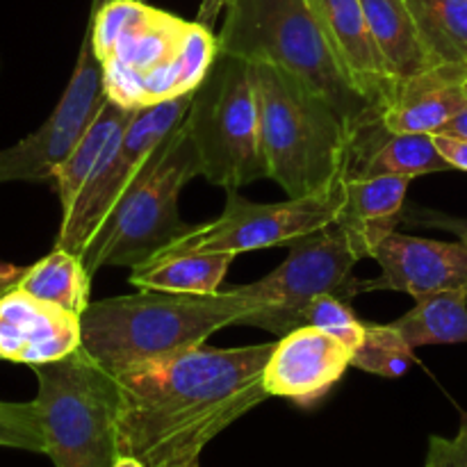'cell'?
<instances>
[{
    "instance_id": "1",
    "label": "cell",
    "mask_w": 467,
    "mask_h": 467,
    "mask_svg": "<svg viewBox=\"0 0 467 467\" xmlns=\"http://www.w3.org/2000/svg\"><path fill=\"white\" fill-rule=\"evenodd\" d=\"M276 342L192 347L114 374L121 390L119 454L146 467H187L223 429L269 400L265 365Z\"/></svg>"
},
{
    "instance_id": "2",
    "label": "cell",
    "mask_w": 467,
    "mask_h": 467,
    "mask_svg": "<svg viewBox=\"0 0 467 467\" xmlns=\"http://www.w3.org/2000/svg\"><path fill=\"white\" fill-rule=\"evenodd\" d=\"M260 306L263 301L251 285L217 295L140 290L89 304L80 315V349L108 372L119 374L205 345L213 333L242 324Z\"/></svg>"
},
{
    "instance_id": "3",
    "label": "cell",
    "mask_w": 467,
    "mask_h": 467,
    "mask_svg": "<svg viewBox=\"0 0 467 467\" xmlns=\"http://www.w3.org/2000/svg\"><path fill=\"white\" fill-rule=\"evenodd\" d=\"M223 9L217 48L222 55L287 68L324 94L360 130L381 114L358 94L333 55L308 0H203L199 21L213 26Z\"/></svg>"
},
{
    "instance_id": "4",
    "label": "cell",
    "mask_w": 467,
    "mask_h": 467,
    "mask_svg": "<svg viewBox=\"0 0 467 467\" xmlns=\"http://www.w3.org/2000/svg\"><path fill=\"white\" fill-rule=\"evenodd\" d=\"M267 178L287 199L340 185L349 171L356 128L324 94L276 64H255Z\"/></svg>"
},
{
    "instance_id": "5",
    "label": "cell",
    "mask_w": 467,
    "mask_h": 467,
    "mask_svg": "<svg viewBox=\"0 0 467 467\" xmlns=\"http://www.w3.org/2000/svg\"><path fill=\"white\" fill-rule=\"evenodd\" d=\"M35 404L55 467H112L119 459L121 390L112 372L78 349L32 368Z\"/></svg>"
},
{
    "instance_id": "6",
    "label": "cell",
    "mask_w": 467,
    "mask_h": 467,
    "mask_svg": "<svg viewBox=\"0 0 467 467\" xmlns=\"http://www.w3.org/2000/svg\"><path fill=\"white\" fill-rule=\"evenodd\" d=\"M199 176L223 190L267 178L255 64L217 53L187 112Z\"/></svg>"
},
{
    "instance_id": "7",
    "label": "cell",
    "mask_w": 467,
    "mask_h": 467,
    "mask_svg": "<svg viewBox=\"0 0 467 467\" xmlns=\"http://www.w3.org/2000/svg\"><path fill=\"white\" fill-rule=\"evenodd\" d=\"M196 176V150L187 121H182L164 140L153 167L123 196L82 251L80 258L91 276L103 267H140L162 246L190 231L192 226L178 213V199L182 187Z\"/></svg>"
},
{
    "instance_id": "8",
    "label": "cell",
    "mask_w": 467,
    "mask_h": 467,
    "mask_svg": "<svg viewBox=\"0 0 467 467\" xmlns=\"http://www.w3.org/2000/svg\"><path fill=\"white\" fill-rule=\"evenodd\" d=\"M194 94L141 108L117 132L103 158L87 178L73 208L62 214L55 246L82 255L123 196L153 167L164 140L185 121Z\"/></svg>"
},
{
    "instance_id": "9",
    "label": "cell",
    "mask_w": 467,
    "mask_h": 467,
    "mask_svg": "<svg viewBox=\"0 0 467 467\" xmlns=\"http://www.w3.org/2000/svg\"><path fill=\"white\" fill-rule=\"evenodd\" d=\"M342 182L281 203H255L237 194V190H226V208L217 219L192 226L162 246L149 263L194 254L240 255L246 251L292 244L337 222L345 203Z\"/></svg>"
},
{
    "instance_id": "10",
    "label": "cell",
    "mask_w": 467,
    "mask_h": 467,
    "mask_svg": "<svg viewBox=\"0 0 467 467\" xmlns=\"http://www.w3.org/2000/svg\"><path fill=\"white\" fill-rule=\"evenodd\" d=\"M358 260L340 223H331L292 242L285 263L251 283L263 306L242 324L283 337L304 327V313L315 296L336 295L351 301L363 292L360 281L354 276Z\"/></svg>"
},
{
    "instance_id": "11",
    "label": "cell",
    "mask_w": 467,
    "mask_h": 467,
    "mask_svg": "<svg viewBox=\"0 0 467 467\" xmlns=\"http://www.w3.org/2000/svg\"><path fill=\"white\" fill-rule=\"evenodd\" d=\"M103 99V67L96 57L87 27L71 80L50 117L16 144L0 149V185L53 182L55 171L96 117Z\"/></svg>"
},
{
    "instance_id": "12",
    "label": "cell",
    "mask_w": 467,
    "mask_h": 467,
    "mask_svg": "<svg viewBox=\"0 0 467 467\" xmlns=\"http://www.w3.org/2000/svg\"><path fill=\"white\" fill-rule=\"evenodd\" d=\"M190 21L137 3L130 21L119 32L112 48L99 59L105 96L130 109H141L144 80L176 59Z\"/></svg>"
},
{
    "instance_id": "13",
    "label": "cell",
    "mask_w": 467,
    "mask_h": 467,
    "mask_svg": "<svg viewBox=\"0 0 467 467\" xmlns=\"http://www.w3.org/2000/svg\"><path fill=\"white\" fill-rule=\"evenodd\" d=\"M381 276L360 281V290L406 292L413 299L438 292H467V244L390 233L374 249Z\"/></svg>"
},
{
    "instance_id": "14",
    "label": "cell",
    "mask_w": 467,
    "mask_h": 467,
    "mask_svg": "<svg viewBox=\"0 0 467 467\" xmlns=\"http://www.w3.org/2000/svg\"><path fill=\"white\" fill-rule=\"evenodd\" d=\"M351 368V349L315 327H299L274 345L265 365L263 386L269 397L308 406L319 404Z\"/></svg>"
},
{
    "instance_id": "15",
    "label": "cell",
    "mask_w": 467,
    "mask_h": 467,
    "mask_svg": "<svg viewBox=\"0 0 467 467\" xmlns=\"http://www.w3.org/2000/svg\"><path fill=\"white\" fill-rule=\"evenodd\" d=\"M82 347L80 315L12 287L0 296V360L16 365L55 363Z\"/></svg>"
},
{
    "instance_id": "16",
    "label": "cell",
    "mask_w": 467,
    "mask_h": 467,
    "mask_svg": "<svg viewBox=\"0 0 467 467\" xmlns=\"http://www.w3.org/2000/svg\"><path fill=\"white\" fill-rule=\"evenodd\" d=\"M322 35L358 94L381 114L392 100L397 82L388 73L369 32L360 0H308Z\"/></svg>"
},
{
    "instance_id": "17",
    "label": "cell",
    "mask_w": 467,
    "mask_h": 467,
    "mask_svg": "<svg viewBox=\"0 0 467 467\" xmlns=\"http://www.w3.org/2000/svg\"><path fill=\"white\" fill-rule=\"evenodd\" d=\"M467 64H441L422 76L397 85L390 103L381 109L388 132L436 135L467 108Z\"/></svg>"
},
{
    "instance_id": "18",
    "label": "cell",
    "mask_w": 467,
    "mask_h": 467,
    "mask_svg": "<svg viewBox=\"0 0 467 467\" xmlns=\"http://www.w3.org/2000/svg\"><path fill=\"white\" fill-rule=\"evenodd\" d=\"M345 203L336 223L345 228L360 260L372 258L383 237L397 231L406 208L410 178H345Z\"/></svg>"
},
{
    "instance_id": "19",
    "label": "cell",
    "mask_w": 467,
    "mask_h": 467,
    "mask_svg": "<svg viewBox=\"0 0 467 467\" xmlns=\"http://www.w3.org/2000/svg\"><path fill=\"white\" fill-rule=\"evenodd\" d=\"M451 171L450 162L436 149L427 132H388L381 121H372L356 132L347 178L406 176Z\"/></svg>"
},
{
    "instance_id": "20",
    "label": "cell",
    "mask_w": 467,
    "mask_h": 467,
    "mask_svg": "<svg viewBox=\"0 0 467 467\" xmlns=\"http://www.w3.org/2000/svg\"><path fill=\"white\" fill-rule=\"evenodd\" d=\"M360 3L374 44L397 85L438 67L420 36L409 0H360Z\"/></svg>"
},
{
    "instance_id": "21",
    "label": "cell",
    "mask_w": 467,
    "mask_h": 467,
    "mask_svg": "<svg viewBox=\"0 0 467 467\" xmlns=\"http://www.w3.org/2000/svg\"><path fill=\"white\" fill-rule=\"evenodd\" d=\"M137 112H140V109L123 108V105L114 103L112 99L105 96L96 117L91 119V123L87 126V130L82 132L78 144L73 146V150L67 155V160L59 164L57 171H55L53 176V185L59 196L62 214H67L68 210L73 208L76 199L80 196L82 187H85L87 178L91 176L96 164L100 162V158H103L105 149L109 146L112 137L117 135L121 128H126L128 123L135 119Z\"/></svg>"
},
{
    "instance_id": "22",
    "label": "cell",
    "mask_w": 467,
    "mask_h": 467,
    "mask_svg": "<svg viewBox=\"0 0 467 467\" xmlns=\"http://www.w3.org/2000/svg\"><path fill=\"white\" fill-rule=\"evenodd\" d=\"M233 260V254H194L155 260L132 269L130 283L140 290L217 295Z\"/></svg>"
},
{
    "instance_id": "23",
    "label": "cell",
    "mask_w": 467,
    "mask_h": 467,
    "mask_svg": "<svg viewBox=\"0 0 467 467\" xmlns=\"http://www.w3.org/2000/svg\"><path fill=\"white\" fill-rule=\"evenodd\" d=\"M413 349L427 345H467V292H438L415 299L406 315L392 322Z\"/></svg>"
},
{
    "instance_id": "24",
    "label": "cell",
    "mask_w": 467,
    "mask_h": 467,
    "mask_svg": "<svg viewBox=\"0 0 467 467\" xmlns=\"http://www.w3.org/2000/svg\"><path fill=\"white\" fill-rule=\"evenodd\" d=\"M18 287L36 299L62 306L76 315L85 313L91 304L89 269L85 267L80 255L59 246H53L46 258L27 267Z\"/></svg>"
},
{
    "instance_id": "25",
    "label": "cell",
    "mask_w": 467,
    "mask_h": 467,
    "mask_svg": "<svg viewBox=\"0 0 467 467\" xmlns=\"http://www.w3.org/2000/svg\"><path fill=\"white\" fill-rule=\"evenodd\" d=\"M433 62L467 64V0H409Z\"/></svg>"
},
{
    "instance_id": "26",
    "label": "cell",
    "mask_w": 467,
    "mask_h": 467,
    "mask_svg": "<svg viewBox=\"0 0 467 467\" xmlns=\"http://www.w3.org/2000/svg\"><path fill=\"white\" fill-rule=\"evenodd\" d=\"M413 351L392 324H365L363 340L351 351V368L397 379L415 363Z\"/></svg>"
},
{
    "instance_id": "27",
    "label": "cell",
    "mask_w": 467,
    "mask_h": 467,
    "mask_svg": "<svg viewBox=\"0 0 467 467\" xmlns=\"http://www.w3.org/2000/svg\"><path fill=\"white\" fill-rule=\"evenodd\" d=\"M304 327H315L328 336L337 337L351 351L360 345L365 336V324L356 317L349 301L336 295L315 296L304 313Z\"/></svg>"
},
{
    "instance_id": "28",
    "label": "cell",
    "mask_w": 467,
    "mask_h": 467,
    "mask_svg": "<svg viewBox=\"0 0 467 467\" xmlns=\"http://www.w3.org/2000/svg\"><path fill=\"white\" fill-rule=\"evenodd\" d=\"M0 447L44 454V429L35 401H0Z\"/></svg>"
},
{
    "instance_id": "29",
    "label": "cell",
    "mask_w": 467,
    "mask_h": 467,
    "mask_svg": "<svg viewBox=\"0 0 467 467\" xmlns=\"http://www.w3.org/2000/svg\"><path fill=\"white\" fill-rule=\"evenodd\" d=\"M424 467H467V422L454 438L431 436Z\"/></svg>"
},
{
    "instance_id": "30",
    "label": "cell",
    "mask_w": 467,
    "mask_h": 467,
    "mask_svg": "<svg viewBox=\"0 0 467 467\" xmlns=\"http://www.w3.org/2000/svg\"><path fill=\"white\" fill-rule=\"evenodd\" d=\"M401 222L409 223V226H427V228H442V231H451L459 235L461 242H465L467 244V219L433 213V210H424V208H404Z\"/></svg>"
},
{
    "instance_id": "31",
    "label": "cell",
    "mask_w": 467,
    "mask_h": 467,
    "mask_svg": "<svg viewBox=\"0 0 467 467\" xmlns=\"http://www.w3.org/2000/svg\"><path fill=\"white\" fill-rule=\"evenodd\" d=\"M433 141L451 169L467 171V140H459V137L451 135H433Z\"/></svg>"
},
{
    "instance_id": "32",
    "label": "cell",
    "mask_w": 467,
    "mask_h": 467,
    "mask_svg": "<svg viewBox=\"0 0 467 467\" xmlns=\"http://www.w3.org/2000/svg\"><path fill=\"white\" fill-rule=\"evenodd\" d=\"M26 269L27 267H18V265H9V263H3V260H0V296L21 283Z\"/></svg>"
},
{
    "instance_id": "33",
    "label": "cell",
    "mask_w": 467,
    "mask_h": 467,
    "mask_svg": "<svg viewBox=\"0 0 467 467\" xmlns=\"http://www.w3.org/2000/svg\"><path fill=\"white\" fill-rule=\"evenodd\" d=\"M436 135H451V137H459V140H467V108L463 112L456 114L450 123H445L442 130L436 132Z\"/></svg>"
},
{
    "instance_id": "34",
    "label": "cell",
    "mask_w": 467,
    "mask_h": 467,
    "mask_svg": "<svg viewBox=\"0 0 467 467\" xmlns=\"http://www.w3.org/2000/svg\"><path fill=\"white\" fill-rule=\"evenodd\" d=\"M112 467H146V465H144V461H140L137 456L119 454V459L114 461Z\"/></svg>"
},
{
    "instance_id": "35",
    "label": "cell",
    "mask_w": 467,
    "mask_h": 467,
    "mask_svg": "<svg viewBox=\"0 0 467 467\" xmlns=\"http://www.w3.org/2000/svg\"><path fill=\"white\" fill-rule=\"evenodd\" d=\"M187 467H201V463H199V461H194V463H190Z\"/></svg>"
},
{
    "instance_id": "36",
    "label": "cell",
    "mask_w": 467,
    "mask_h": 467,
    "mask_svg": "<svg viewBox=\"0 0 467 467\" xmlns=\"http://www.w3.org/2000/svg\"><path fill=\"white\" fill-rule=\"evenodd\" d=\"M465 89H467V85H465Z\"/></svg>"
},
{
    "instance_id": "37",
    "label": "cell",
    "mask_w": 467,
    "mask_h": 467,
    "mask_svg": "<svg viewBox=\"0 0 467 467\" xmlns=\"http://www.w3.org/2000/svg\"><path fill=\"white\" fill-rule=\"evenodd\" d=\"M465 422H467V420H465Z\"/></svg>"
}]
</instances>
